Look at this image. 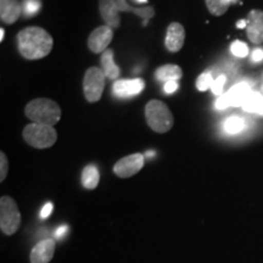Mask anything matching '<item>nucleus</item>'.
I'll return each instance as SVG.
<instances>
[{"label": "nucleus", "instance_id": "10", "mask_svg": "<svg viewBox=\"0 0 263 263\" xmlns=\"http://www.w3.org/2000/svg\"><path fill=\"white\" fill-rule=\"evenodd\" d=\"M246 21V34L250 42L256 45H261L263 43V11L257 9L251 10Z\"/></svg>", "mask_w": 263, "mask_h": 263}, {"label": "nucleus", "instance_id": "9", "mask_svg": "<svg viewBox=\"0 0 263 263\" xmlns=\"http://www.w3.org/2000/svg\"><path fill=\"white\" fill-rule=\"evenodd\" d=\"M114 39V31L108 26H100L90 33L88 38V48L94 54H103Z\"/></svg>", "mask_w": 263, "mask_h": 263}, {"label": "nucleus", "instance_id": "7", "mask_svg": "<svg viewBox=\"0 0 263 263\" xmlns=\"http://www.w3.org/2000/svg\"><path fill=\"white\" fill-rule=\"evenodd\" d=\"M250 94H251V88L248 83H238L230 88L226 94L219 95L216 101V107L224 110L229 106H242Z\"/></svg>", "mask_w": 263, "mask_h": 263}, {"label": "nucleus", "instance_id": "23", "mask_svg": "<svg viewBox=\"0 0 263 263\" xmlns=\"http://www.w3.org/2000/svg\"><path fill=\"white\" fill-rule=\"evenodd\" d=\"M213 82H215V80H213L211 72H205V73L200 74L196 80L197 90L206 91L207 89H210V88L212 87Z\"/></svg>", "mask_w": 263, "mask_h": 263}, {"label": "nucleus", "instance_id": "37", "mask_svg": "<svg viewBox=\"0 0 263 263\" xmlns=\"http://www.w3.org/2000/svg\"><path fill=\"white\" fill-rule=\"evenodd\" d=\"M228 2H230V3H234V2H236V0H228Z\"/></svg>", "mask_w": 263, "mask_h": 263}, {"label": "nucleus", "instance_id": "24", "mask_svg": "<svg viewBox=\"0 0 263 263\" xmlns=\"http://www.w3.org/2000/svg\"><path fill=\"white\" fill-rule=\"evenodd\" d=\"M41 6V0H24V5H22L24 15L26 17H32L39 11Z\"/></svg>", "mask_w": 263, "mask_h": 263}, {"label": "nucleus", "instance_id": "12", "mask_svg": "<svg viewBox=\"0 0 263 263\" xmlns=\"http://www.w3.org/2000/svg\"><path fill=\"white\" fill-rule=\"evenodd\" d=\"M145 88V82L141 78L136 80H121L114 83L112 91L116 97L120 98H129L138 95Z\"/></svg>", "mask_w": 263, "mask_h": 263}, {"label": "nucleus", "instance_id": "35", "mask_svg": "<svg viewBox=\"0 0 263 263\" xmlns=\"http://www.w3.org/2000/svg\"><path fill=\"white\" fill-rule=\"evenodd\" d=\"M147 156H149V157L154 156V151H149V154H147Z\"/></svg>", "mask_w": 263, "mask_h": 263}, {"label": "nucleus", "instance_id": "13", "mask_svg": "<svg viewBox=\"0 0 263 263\" xmlns=\"http://www.w3.org/2000/svg\"><path fill=\"white\" fill-rule=\"evenodd\" d=\"M99 10L105 25L111 28H118L121 25L120 10L115 0H99Z\"/></svg>", "mask_w": 263, "mask_h": 263}, {"label": "nucleus", "instance_id": "19", "mask_svg": "<svg viewBox=\"0 0 263 263\" xmlns=\"http://www.w3.org/2000/svg\"><path fill=\"white\" fill-rule=\"evenodd\" d=\"M99 180H100V174L97 166L94 164H88L82 172V184L85 189L93 190L98 186Z\"/></svg>", "mask_w": 263, "mask_h": 263}, {"label": "nucleus", "instance_id": "20", "mask_svg": "<svg viewBox=\"0 0 263 263\" xmlns=\"http://www.w3.org/2000/svg\"><path fill=\"white\" fill-rule=\"evenodd\" d=\"M207 10L213 16H222L228 11L229 6L232 3L228 2V0H205Z\"/></svg>", "mask_w": 263, "mask_h": 263}, {"label": "nucleus", "instance_id": "34", "mask_svg": "<svg viewBox=\"0 0 263 263\" xmlns=\"http://www.w3.org/2000/svg\"><path fill=\"white\" fill-rule=\"evenodd\" d=\"M257 114L263 115V99H262V101H261V105H259V108H258Z\"/></svg>", "mask_w": 263, "mask_h": 263}, {"label": "nucleus", "instance_id": "26", "mask_svg": "<svg viewBox=\"0 0 263 263\" xmlns=\"http://www.w3.org/2000/svg\"><path fill=\"white\" fill-rule=\"evenodd\" d=\"M226 76H218V77L216 78L215 82H213L212 87H211V90L213 94L216 95H222L223 94V88H224V84H226Z\"/></svg>", "mask_w": 263, "mask_h": 263}, {"label": "nucleus", "instance_id": "2", "mask_svg": "<svg viewBox=\"0 0 263 263\" xmlns=\"http://www.w3.org/2000/svg\"><path fill=\"white\" fill-rule=\"evenodd\" d=\"M25 115L33 123L54 127L61 118V108L54 100L39 98L29 101L25 107Z\"/></svg>", "mask_w": 263, "mask_h": 263}, {"label": "nucleus", "instance_id": "1", "mask_svg": "<svg viewBox=\"0 0 263 263\" xmlns=\"http://www.w3.org/2000/svg\"><path fill=\"white\" fill-rule=\"evenodd\" d=\"M54 39L44 28L32 26L18 32V52L27 60H39L48 57L52 50Z\"/></svg>", "mask_w": 263, "mask_h": 263}, {"label": "nucleus", "instance_id": "11", "mask_svg": "<svg viewBox=\"0 0 263 263\" xmlns=\"http://www.w3.org/2000/svg\"><path fill=\"white\" fill-rule=\"evenodd\" d=\"M184 41H185V29L183 25L172 22L167 28L166 39H164L166 49L171 52H178L183 48Z\"/></svg>", "mask_w": 263, "mask_h": 263}, {"label": "nucleus", "instance_id": "16", "mask_svg": "<svg viewBox=\"0 0 263 263\" xmlns=\"http://www.w3.org/2000/svg\"><path fill=\"white\" fill-rule=\"evenodd\" d=\"M116 3L118 10L120 12H133L137 16H139L141 18H145L146 21L147 20H151L155 16V10L151 6H144V8H134L128 4L126 0H115Z\"/></svg>", "mask_w": 263, "mask_h": 263}, {"label": "nucleus", "instance_id": "30", "mask_svg": "<svg viewBox=\"0 0 263 263\" xmlns=\"http://www.w3.org/2000/svg\"><path fill=\"white\" fill-rule=\"evenodd\" d=\"M251 60L254 62H259V61L263 60V50H262V49L257 48V49H255L254 51H252Z\"/></svg>", "mask_w": 263, "mask_h": 263}, {"label": "nucleus", "instance_id": "6", "mask_svg": "<svg viewBox=\"0 0 263 263\" xmlns=\"http://www.w3.org/2000/svg\"><path fill=\"white\" fill-rule=\"evenodd\" d=\"M104 71L99 67H89L85 71L83 80V93L89 103H97L100 100L105 88Z\"/></svg>", "mask_w": 263, "mask_h": 263}, {"label": "nucleus", "instance_id": "32", "mask_svg": "<svg viewBox=\"0 0 263 263\" xmlns=\"http://www.w3.org/2000/svg\"><path fill=\"white\" fill-rule=\"evenodd\" d=\"M246 26H248V21L246 20H240V21L236 22V28H246Z\"/></svg>", "mask_w": 263, "mask_h": 263}, {"label": "nucleus", "instance_id": "33", "mask_svg": "<svg viewBox=\"0 0 263 263\" xmlns=\"http://www.w3.org/2000/svg\"><path fill=\"white\" fill-rule=\"evenodd\" d=\"M4 37H5V31H4V29H0V41H4Z\"/></svg>", "mask_w": 263, "mask_h": 263}, {"label": "nucleus", "instance_id": "28", "mask_svg": "<svg viewBox=\"0 0 263 263\" xmlns=\"http://www.w3.org/2000/svg\"><path fill=\"white\" fill-rule=\"evenodd\" d=\"M177 89H178V83H177V81L166 82V84L163 85V90L166 94H173Z\"/></svg>", "mask_w": 263, "mask_h": 263}, {"label": "nucleus", "instance_id": "36", "mask_svg": "<svg viewBox=\"0 0 263 263\" xmlns=\"http://www.w3.org/2000/svg\"><path fill=\"white\" fill-rule=\"evenodd\" d=\"M137 2H138V3H146L147 0H137Z\"/></svg>", "mask_w": 263, "mask_h": 263}, {"label": "nucleus", "instance_id": "8", "mask_svg": "<svg viewBox=\"0 0 263 263\" xmlns=\"http://www.w3.org/2000/svg\"><path fill=\"white\" fill-rule=\"evenodd\" d=\"M144 167V155L133 154L118 160L114 167V172L120 178H130L136 176Z\"/></svg>", "mask_w": 263, "mask_h": 263}, {"label": "nucleus", "instance_id": "15", "mask_svg": "<svg viewBox=\"0 0 263 263\" xmlns=\"http://www.w3.org/2000/svg\"><path fill=\"white\" fill-rule=\"evenodd\" d=\"M55 252V242L54 240L47 239L38 242L31 252V262L32 263H49L54 257Z\"/></svg>", "mask_w": 263, "mask_h": 263}, {"label": "nucleus", "instance_id": "17", "mask_svg": "<svg viewBox=\"0 0 263 263\" xmlns=\"http://www.w3.org/2000/svg\"><path fill=\"white\" fill-rule=\"evenodd\" d=\"M156 78L162 82H170V81H178L182 78L183 71L178 65L168 64L159 67L155 72Z\"/></svg>", "mask_w": 263, "mask_h": 263}, {"label": "nucleus", "instance_id": "5", "mask_svg": "<svg viewBox=\"0 0 263 263\" xmlns=\"http://www.w3.org/2000/svg\"><path fill=\"white\" fill-rule=\"evenodd\" d=\"M21 226V213L17 203L10 196L0 199V228L6 235H12Z\"/></svg>", "mask_w": 263, "mask_h": 263}, {"label": "nucleus", "instance_id": "18", "mask_svg": "<svg viewBox=\"0 0 263 263\" xmlns=\"http://www.w3.org/2000/svg\"><path fill=\"white\" fill-rule=\"evenodd\" d=\"M101 65H103V71L105 76L110 80H116L120 76V67L115 64L114 61V51L111 49H107L101 55Z\"/></svg>", "mask_w": 263, "mask_h": 263}, {"label": "nucleus", "instance_id": "22", "mask_svg": "<svg viewBox=\"0 0 263 263\" xmlns=\"http://www.w3.org/2000/svg\"><path fill=\"white\" fill-rule=\"evenodd\" d=\"M263 99V95H261L257 91H251V94L249 95V98L246 99L245 104L242 105V108L246 112H256L257 114L259 105H261V101Z\"/></svg>", "mask_w": 263, "mask_h": 263}, {"label": "nucleus", "instance_id": "25", "mask_svg": "<svg viewBox=\"0 0 263 263\" xmlns=\"http://www.w3.org/2000/svg\"><path fill=\"white\" fill-rule=\"evenodd\" d=\"M230 51L233 55H235L236 58H246L249 55V47L246 45V43L241 41H235L230 45Z\"/></svg>", "mask_w": 263, "mask_h": 263}, {"label": "nucleus", "instance_id": "21", "mask_svg": "<svg viewBox=\"0 0 263 263\" xmlns=\"http://www.w3.org/2000/svg\"><path fill=\"white\" fill-rule=\"evenodd\" d=\"M245 127V121L241 117L232 116L227 118L224 122V130L229 134L240 133Z\"/></svg>", "mask_w": 263, "mask_h": 263}, {"label": "nucleus", "instance_id": "31", "mask_svg": "<svg viewBox=\"0 0 263 263\" xmlns=\"http://www.w3.org/2000/svg\"><path fill=\"white\" fill-rule=\"evenodd\" d=\"M67 230H68V227H67V226H61V227H59V228L57 229V232L54 233L55 238H57L58 240L61 239L62 236H64V235L66 234V233H67Z\"/></svg>", "mask_w": 263, "mask_h": 263}, {"label": "nucleus", "instance_id": "4", "mask_svg": "<svg viewBox=\"0 0 263 263\" xmlns=\"http://www.w3.org/2000/svg\"><path fill=\"white\" fill-rule=\"evenodd\" d=\"M22 137L29 146L35 149H48L58 140V133L52 126L41 123H29L22 132Z\"/></svg>", "mask_w": 263, "mask_h": 263}, {"label": "nucleus", "instance_id": "3", "mask_svg": "<svg viewBox=\"0 0 263 263\" xmlns=\"http://www.w3.org/2000/svg\"><path fill=\"white\" fill-rule=\"evenodd\" d=\"M146 123L156 133H167L173 127V114L166 104L160 100H151L145 106Z\"/></svg>", "mask_w": 263, "mask_h": 263}, {"label": "nucleus", "instance_id": "14", "mask_svg": "<svg viewBox=\"0 0 263 263\" xmlns=\"http://www.w3.org/2000/svg\"><path fill=\"white\" fill-rule=\"evenodd\" d=\"M24 14L18 0H0V18L6 25H12Z\"/></svg>", "mask_w": 263, "mask_h": 263}, {"label": "nucleus", "instance_id": "27", "mask_svg": "<svg viewBox=\"0 0 263 263\" xmlns=\"http://www.w3.org/2000/svg\"><path fill=\"white\" fill-rule=\"evenodd\" d=\"M9 172L8 157L4 153L0 154V182H4Z\"/></svg>", "mask_w": 263, "mask_h": 263}, {"label": "nucleus", "instance_id": "29", "mask_svg": "<svg viewBox=\"0 0 263 263\" xmlns=\"http://www.w3.org/2000/svg\"><path fill=\"white\" fill-rule=\"evenodd\" d=\"M52 209H54V206H52L51 202L45 203V205L43 206V209H42V211H41V218H43V219L48 218V217L51 215Z\"/></svg>", "mask_w": 263, "mask_h": 263}]
</instances>
